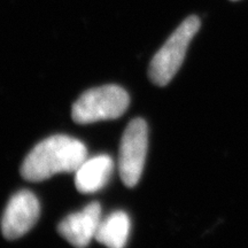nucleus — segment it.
Masks as SVG:
<instances>
[{
    "label": "nucleus",
    "instance_id": "obj_2",
    "mask_svg": "<svg viewBox=\"0 0 248 248\" xmlns=\"http://www.w3.org/2000/svg\"><path fill=\"white\" fill-rule=\"evenodd\" d=\"M200 26L199 17L193 15L188 16L156 52L148 70L150 78L155 85L166 86L177 74L185 59L188 45L199 31Z\"/></svg>",
    "mask_w": 248,
    "mask_h": 248
},
{
    "label": "nucleus",
    "instance_id": "obj_9",
    "mask_svg": "<svg viewBox=\"0 0 248 248\" xmlns=\"http://www.w3.org/2000/svg\"><path fill=\"white\" fill-rule=\"evenodd\" d=\"M233 1H234V0H233Z\"/></svg>",
    "mask_w": 248,
    "mask_h": 248
},
{
    "label": "nucleus",
    "instance_id": "obj_7",
    "mask_svg": "<svg viewBox=\"0 0 248 248\" xmlns=\"http://www.w3.org/2000/svg\"><path fill=\"white\" fill-rule=\"evenodd\" d=\"M114 163L108 155H97L88 159L75 171V185L80 193H95L109 181Z\"/></svg>",
    "mask_w": 248,
    "mask_h": 248
},
{
    "label": "nucleus",
    "instance_id": "obj_3",
    "mask_svg": "<svg viewBox=\"0 0 248 248\" xmlns=\"http://www.w3.org/2000/svg\"><path fill=\"white\" fill-rule=\"evenodd\" d=\"M129 95L117 85H105L83 93L73 105L71 116L76 123L89 124L115 120L125 113Z\"/></svg>",
    "mask_w": 248,
    "mask_h": 248
},
{
    "label": "nucleus",
    "instance_id": "obj_1",
    "mask_svg": "<svg viewBox=\"0 0 248 248\" xmlns=\"http://www.w3.org/2000/svg\"><path fill=\"white\" fill-rule=\"evenodd\" d=\"M88 156L85 145L68 136L46 138L27 155L21 175L30 182H42L59 172H75Z\"/></svg>",
    "mask_w": 248,
    "mask_h": 248
},
{
    "label": "nucleus",
    "instance_id": "obj_6",
    "mask_svg": "<svg viewBox=\"0 0 248 248\" xmlns=\"http://www.w3.org/2000/svg\"><path fill=\"white\" fill-rule=\"evenodd\" d=\"M101 222V207L98 202L88 204L78 213L67 216L58 226L62 237L76 248H85L92 239Z\"/></svg>",
    "mask_w": 248,
    "mask_h": 248
},
{
    "label": "nucleus",
    "instance_id": "obj_8",
    "mask_svg": "<svg viewBox=\"0 0 248 248\" xmlns=\"http://www.w3.org/2000/svg\"><path fill=\"white\" fill-rule=\"evenodd\" d=\"M130 234V218L128 214L117 210L101 219L95 233V240L107 248H124Z\"/></svg>",
    "mask_w": 248,
    "mask_h": 248
},
{
    "label": "nucleus",
    "instance_id": "obj_4",
    "mask_svg": "<svg viewBox=\"0 0 248 248\" xmlns=\"http://www.w3.org/2000/svg\"><path fill=\"white\" fill-rule=\"evenodd\" d=\"M148 145L147 124L142 119H133L123 133L120 146L119 168L125 186L138 184L146 161Z\"/></svg>",
    "mask_w": 248,
    "mask_h": 248
},
{
    "label": "nucleus",
    "instance_id": "obj_5",
    "mask_svg": "<svg viewBox=\"0 0 248 248\" xmlns=\"http://www.w3.org/2000/svg\"><path fill=\"white\" fill-rule=\"evenodd\" d=\"M40 206L32 192L22 190L8 201L1 219V230L6 239L21 238L29 232L39 217Z\"/></svg>",
    "mask_w": 248,
    "mask_h": 248
}]
</instances>
